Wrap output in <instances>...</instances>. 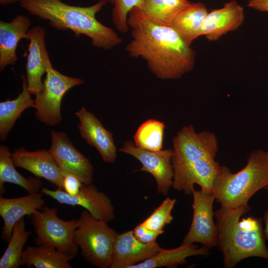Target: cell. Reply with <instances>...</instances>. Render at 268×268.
Instances as JSON below:
<instances>
[{
  "instance_id": "1",
  "label": "cell",
  "mask_w": 268,
  "mask_h": 268,
  "mask_svg": "<svg viewBox=\"0 0 268 268\" xmlns=\"http://www.w3.org/2000/svg\"><path fill=\"white\" fill-rule=\"evenodd\" d=\"M132 40L125 49L141 58L149 70L162 79H178L191 71L196 53L171 26L149 20H128Z\"/></svg>"
},
{
  "instance_id": "2",
  "label": "cell",
  "mask_w": 268,
  "mask_h": 268,
  "mask_svg": "<svg viewBox=\"0 0 268 268\" xmlns=\"http://www.w3.org/2000/svg\"><path fill=\"white\" fill-rule=\"evenodd\" d=\"M108 0H99L89 6L67 4L61 0H21L20 6L32 15L49 20L58 30H70L76 36L84 35L91 39L94 47L111 50L123 42L111 28L96 18Z\"/></svg>"
},
{
  "instance_id": "3",
  "label": "cell",
  "mask_w": 268,
  "mask_h": 268,
  "mask_svg": "<svg viewBox=\"0 0 268 268\" xmlns=\"http://www.w3.org/2000/svg\"><path fill=\"white\" fill-rule=\"evenodd\" d=\"M251 210L249 205L235 208L221 206L214 211L217 246L223 256L224 267L232 268L241 261L252 257L268 260L262 219L240 218Z\"/></svg>"
},
{
  "instance_id": "4",
  "label": "cell",
  "mask_w": 268,
  "mask_h": 268,
  "mask_svg": "<svg viewBox=\"0 0 268 268\" xmlns=\"http://www.w3.org/2000/svg\"><path fill=\"white\" fill-rule=\"evenodd\" d=\"M268 185V151L251 152L245 167L233 173L221 166L213 187V194L221 206L235 208L248 205L251 198Z\"/></svg>"
},
{
  "instance_id": "5",
  "label": "cell",
  "mask_w": 268,
  "mask_h": 268,
  "mask_svg": "<svg viewBox=\"0 0 268 268\" xmlns=\"http://www.w3.org/2000/svg\"><path fill=\"white\" fill-rule=\"evenodd\" d=\"M118 234L107 222L96 219L85 210L79 216L73 239L86 261L95 267L107 268L111 264L114 244Z\"/></svg>"
},
{
  "instance_id": "6",
  "label": "cell",
  "mask_w": 268,
  "mask_h": 268,
  "mask_svg": "<svg viewBox=\"0 0 268 268\" xmlns=\"http://www.w3.org/2000/svg\"><path fill=\"white\" fill-rule=\"evenodd\" d=\"M31 215L37 245L52 246L58 251L74 258L78 247L73 241V234L78 225V219L65 221L57 215L56 207L44 206Z\"/></svg>"
},
{
  "instance_id": "7",
  "label": "cell",
  "mask_w": 268,
  "mask_h": 268,
  "mask_svg": "<svg viewBox=\"0 0 268 268\" xmlns=\"http://www.w3.org/2000/svg\"><path fill=\"white\" fill-rule=\"evenodd\" d=\"M80 78L61 73L52 65L48 67L41 91L35 95V115L42 122L54 126L62 120L61 104L63 96L71 88L84 83Z\"/></svg>"
},
{
  "instance_id": "8",
  "label": "cell",
  "mask_w": 268,
  "mask_h": 268,
  "mask_svg": "<svg viewBox=\"0 0 268 268\" xmlns=\"http://www.w3.org/2000/svg\"><path fill=\"white\" fill-rule=\"evenodd\" d=\"M173 170L202 159H215L218 151L215 134L208 131L197 133L194 126H185L173 138Z\"/></svg>"
},
{
  "instance_id": "9",
  "label": "cell",
  "mask_w": 268,
  "mask_h": 268,
  "mask_svg": "<svg viewBox=\"0 0 268 268\" xmlns=\"http://www.w3.org/2000/svg\"><path fill=\"white\" fill-rule=\"evenodd\" d=\"M192 195V221L182 244L199 243L209 248L215 247L217 246V233L213 210L215 197L212 193L195 189Z\"/></svg>"
},
{
  "instance_id": "10",
  "label": "cell",
  "mask_w": 268,
  "mask_h": 268,
  "mask_svg": "<svg viewBox=\"0 0 268 268\" xmlns=\"http://www.w3.org/2000/svg\"><path fill=\"white\" fill-rule=\"evenodd\" d=\"M119 151L137 159L142 165L138 171L149 173L156 182L157 192L164 196L168 194L174 177L172 149L150 151L136 147L131 141H126Z\"/></svg>"
},
{
  "instance_id": "11",
  "label": "cell",
  "mask_w": 268,
  "mask_h": 268,
  "mask_svg": "<svg viewBox=\"0 0 268 268\" xmlns=\"http://www.w3.org/2000/svg\"><path fill=\"white\" fill-rule=\"evenodd\" d=\"M41 192L61 204L82 206L96 219L107 223L115 218V209L111 200L92 184L82 183L79 193L74 197L59 189L52 190L42 187Z\"/></svg>"
},
{
  "instance_id": "12",
  "label": "cell",
  "mask_w": 268,
  "mask_h": 268,
  "mask_svg": "<svg viewBox=\"0 0 268 268\" xmlns=\"http://www.w3.org/2000/svg\"><path fill=\"white\" fill-rule=\"evenodd\" d=\"M49 151L65 176L71 174L86 185L93 182L94 168L90 160L74 146L64 133L52 131Z\"/></svg>"
},
{
  "instance_id": "13",
  "label": "cell",
  "mask_w": 268,
  "mask_h": 268,
  "mask_svg": "<svg viewBox=\"0 0 268 268\" xmlns=\"http://www.w3.org/2000/svg\"><path fill=\"white\" fill-rule=\"evenodd\" d=\"M220 168L215 159L199 160L174 170L172 187L189 195L197 184L202 191L213 194V183Z\"/></svg>"
},
{
  "instance_id": "14",
  "label": "cell",
  "mask_w": 268,
  "mask_h": 268,
  "mask_svg": "<svg viewBox=\"0 0 268 268\" xmlns=\"http://www.w3.org/2000/svg\"><path fill=\"white\" fill-rule=\"evenodd\" d=\"M45 35V28L38 25L27 33L26 39L29 41V44L26 65V80L29 92L35 95L41 91L42 75L52 65L46 47Z\"/></svg>"
},
{
  "instance_id": "15",
  "label": "cell",
  "mask_w": 268,
  "mask_h": 268,
  "mask_svg": "<svg viewBox=\"0 0 268 268\" xmlns=\"http://www.w3.org/2000/svg\"><path fill=\"white\" fill-rule=\"evenodd\" d=\"M11 156L16 167L25 169L36 177L44 178L58 189L64 190L65 174L49 150L42 149L32 152L21 147L14 149Z\"/></svg>"
},
{
  "instance_id": "16",
  "label": "cell",
  "mask_w": 268,
  "mask_h": 268,
  "mask_svg": "<svg viewBox=\"0 0 268 268\" xmlns=\"http://www.w3.org/2000/svg\"><path fill=\"white\" fill-rule=\"evenodd\" d=\"M245 19L244 7L236 0H231L219 8L208 12L200 31L209 41L219 40L222 36L237 29Z\"/></svg>"
},
{
  "instance_id": "17",
  "label": "cell",
  "mask_w": 268,
  "mask_h": 268,
  "mask_svg": "<svg viewBox=\"0 0 268 268\" xmlns=\"http://www.w3.org/2000/svg\"><path fill=\"white\" fill-rule=\"evenodd\" d=\"M160 248L156 242L151 244L140 242L133 230L118 234L114 244L110 268H130L152 257Z\"/></svg>"
},
{
  "instance_id": "18",
  "label": "cell",
  "mask_w": 268,
  "mask_h": 268,
  "mask_svg": "<svg viewBox=\"0 0 268 268\" xmlns=\"http://www.w3.org/2000/svg\"><path fill=\"white\" fill-rule=\"evenodd\" d=\"M75 114L80 120L78 129L82 138L96 148L104 162L114 163L117 149L113 134L85 108H81Z\"/></svg>"
},
{
  "instance_id": "19",
  "label": "cell",
  "mask_w": 268,
  "mask_h": 268,
  "mask_svg": "<svg viewBox=\"0 0 268 268\" xmlns=\"http://www.w3.org/2000/svg\"><path fill=\"white\" fill-rule=\"evenodd\" d=\"M43 194L38 192L11 199L0 197V215L4 222L1 235L5 242L8 243L14 225L19 220L25 215L31 216L44 206Z\"/></svg>"
},
{
  "instance_id": "20",
  "label": "cell",
  "mask_w": 268,
  "mask_h": 268,
  "mask_svg": "<svg viewBox=\"0 0 268 268\" xmlns=\"http://www.w3.org/2000/svg\"><path fill=\"white\" fill-rule=\"evenodd\" d=\"M31 25L28 17L18 15L10 22L0 21V70L17 60L16 50L19 41L26 39Z\"/></svg>"
},
{
  "instance_id": "21",
  "label": "cell",
  "mask_w": 268,
  "mask_h": 268,
  "mask_svg": "<svg viewBox=\"0 0 268 268\" xmlns=\"http://www.w3.org/2000/svg\"><path fill=\"white\" fill-rule=\"evenodd\" d=\"M192 3L188 0H143L140 7H134L128 20H149L171 25L176 16Z\"/></svg>"
},
{
  "instance_id": "22",
  "label": "cell",
  "mask_w": 268,
  "mask_h": 268,
  "mask_svg": "<svg viewBox=\"0 0 268 268\" xmlns=\"http://www.w3.org/2000/svg\"><path fill=\"white\" fill-rule=\"evenodd\" d=\"M209 249V248L203 246L198 248L194 244H182L179 247L172 249L160 248L152 257L133 265L130 268H176L186 263L188 257L208 255Z\"/></svg>"
},
{
  "instance_id": "23",
  "label": "cell",
  "mask_w": 268,
  "mask_h": 268,
  "mask_svg": "<svg viewBox=\"0 0 268 268\" xmlns=\"http://www.w3.org/2000/svg\"><path fill=\"white\" fill-rule=\"evenodd\" d=\"M73 258L52 246H27L22 253L21 266L36 268H71L70 262Z\"/></svg>"
},
{
  "instance_id": "24",
  "label": "cell",
  "mask_w": 268,
  "mask_h": 268,
  "mask_svg": "<svg viewBox=\"0 0 268 268\" xmlns=\"http://www.w3.org/2000/svg\"><path fill=\"white\" fill-rule=\"evenodd\" d=\"M204 4L192 3L174 18L171 26L189 45L200 37V31L208 13Z\"/></svg>"
},
{
  "instance_id": "25",
  "label": "cell",
  "mask_w": 268,
  "mask_h": 268,
  "mask_svg": "<svg viewBox=\"0 0 268 268\" xmlns=\"http://www.w3.org/2000/svg\"><path fill=\"white\" fill-rule=\"evenodd\" d=\"M11 153L8 148L3 145L0 146V194L5 192L4 183H9L23 188L28 194L39 192L42 182L39 177L25 178L15 169Z\"/></svg>"
},
{
  "instance_id": "26",
  "label": "cell",
  "mask_w": 268,
  "mask_h": 268,
  "mask_svg": "<svg viewBox=\"0 0 268 268\" xmlns=\"http://www.w3.org/2000/svg\"><path fill=\"white\" fill-rule=\"evenodd\" d=\"M22 90L18 97L12 100L0 103V138L4 140L13 127L16 120L26 109L34 108V101L28 91L27 80L22 74Z\"/></svg>"
},
{
  "instance_id": "27",
  "label": "cell",
  "mask_w": 268,
  "mask_h": 268,
  "mask_svg": "<svg viewBox=\"0 0 268 268\" xmlns=\"http://www.w3.org/2000/svg\"><path fill=\"white\" fill-rule=\"evenodd\" d=\"M31 232L26 229L24 217L14 225L8 246L0 259V268H18L21 266L23 247Z\"/></svg>"
},
{
  "instance_id": "28",
  "label": "cell",
  "mask_w": 268,
  "mask_h": 268,
  "mask_svg": "<svg viewBox=\"0 0 268 268\" xmlns=\"http://www.w3.org/2000/svg\"><path fill=\"white\" fill-rule=\"evenodd\" d=\"M164 124L154 119L143 123L137 130L134 139L135 145L141 149L150 151L162 149Z\"/></svg>"
},
{
  "instance_id": "29",
  "label": "cell",
  "mask_w": 268,
  "mask_h": 268,
  "mask_svg": "<svg viewBox=\"0 0 268 268\" xmlns=\"http://www.w3.org/2000/svg\"><path fill=\"white\" fill-rule=\"evenodd\" d=\"M176 201L175 199L167 198L142 224L149 230L163 234L164 227L173 220L172 211Z\"/></svg>"
},
{
  "instance_id": "30",
  "label": "cell",
  "mask_w": 268,
  "mask_h": 268,
  "mask_svg": "<svg viewBox=\"0 0 268 268\" xmlns=\"http://www.w3.org/2000/svg\"><path fill=\"white\" fill-rule=\"evenodd\" d=\"M143 0H108L114 5L112 9V21L116 28L121 32H128L129 26L128 18L130 12L134 7H140Z\"/></svg>"
},
{
  "instance_id": "31",
  "label": "cell",
  "mask_w": 268,
  "mask_h": 268,
  "mask_svg": "<svg viewBox=\"0 0 268 268\" xmlns=\"http://www.w3.org/2000/svg\"><path fill=\"white\" fill-rule=\"evenodd\" d=\"M82 183L76 176L67 174L64 179V190L71 196H76L80 192Z\"/></svg>"
},
{
  "instance_id": "32",
  "label": "cell",
  "mask_w": 268,
  "mask_h": 268,
  "mask_svg": "<svg viewBox=\"0 0 268 268\" xmlns=\"http://www.w3.org/2000/svg\"><path fill=\"white\" fill-rule=\"evenodd\" d=\"M161 234H162L160 232L149 230L145 227L141 234L136 238L143 243L151 244L156 242L157 238Z\"/></svg>"
},
{
  "instance_id": "33",
  "label": "cell",
  "mask_w": 268,
  "mask_h": 268,
  "mask_svg": "<svg viewBox=\"0 0 268 268\" xmlns=\"http://www.w3.org/2000/svg\"><path fill=\"white\" fill-rule=\"evenodd\" d=\"M248 6L259 11L268 12V0H249Z\"/></svg>"
},
{
  "instance_id": "34",
  "label": "cell",
  "mask_w": 268,
  "mask_h": 268,
  "mask_svg": "<svg viewBox=\"0 0 268 268\" xmlns=\"http://www.w3.org/2000/svg\"><path fill=\"white\" fill-rule=\"evenodd\" d=\"M265 190L268 191V185L265 187ZM264 221L265 224L264 234L266 240L268 242V210H266L264 214Z\"/></svg>"
},
{
  "instance_id": "35",
  "label": "cell",
  "mask_w": 268,
  "mask_h": 268,
  "mask_svg": "<svg viewBox=\"0 0 268 268\" xmlns=\"http://www.w3.org/2000/svg\"><path fill=\"white\" fill-rule=\"evenodd\" d=\"M21 0H0V4L4 5L5 4L13 3L17 1L20 2Z\"/></svg>"
}]
</instances>
